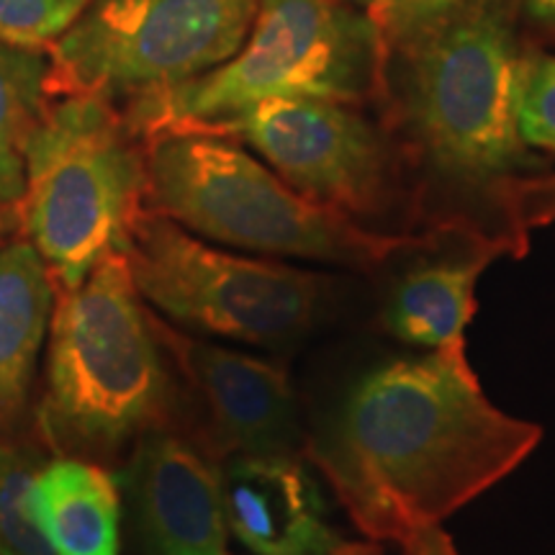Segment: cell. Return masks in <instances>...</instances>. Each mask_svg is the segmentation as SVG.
Masks as SVG:
<instances>
[{
  "mask_svg": "<svg viewBox=\"0 0 555 555\" xmlns=\"http://www.w3.org/2000/svg\"><path fill=\"white\" fill-rule=\"evenodd\" d=\"M260 0H90L50 47L57 93L142 99L224 65Z\"/></svg>",
  "mask_w": 555,
  "mask_h": 555,
  "instance_id": "8",
  "label": "cell"
},
{
  "mask_svg": "<svg viewBox=\"0 0 555 555\" xmlns=\"http://www.w3.org/2000/svg\"><path fill=\"white\" fill-rule=\"evenodd\" d=\"M543 440V427L486 399L466 350L393 360L343 404L311 461L371 540H397L474 502Z\"/></svg>",
  "mask_w": 555,
  "mask_h": 555,
  "instance_id": "1",
  "label": "cell"
},
{
  "mask_svg": "<svg viewBox=\"0 0 555 555\" xmlns=\"http://www.w3.org/2000/svg\"><path fill=\"white\" fill-rule=\"evenodd\" d=\"M363 3H406V5H416V9H425V5H435V3H442V0H363Z\"/></svg>",
  "mask_w": 555,
  "mask_h": 555,
  "instance_id": "24",
  "label": "cell"
},
{
  "mask_svg": "<svg viewBox=\"0 0 555 555\" xmlns=\"http://www.w3.org/2000/svg\"><path fill=\"white\" fill-rule=\"evenodd\" d=\"M330 555H384L371 543H339Z\"/></svg>",
  "mask_w": 555,
  "mask_h": 555,
  "instance_id": "22",
  "label": "cell"
},
{
  "mask_svg": "<svg viewBox=\"0 0 555 555\" xmlns=\"http://www.w3.org/2000/svg\"><path fill=\"white\" fill-rule=\"evenodd\" d=\"M121 253L152 309L183 330L247 345L301 337L332 286L327 275L208 245L150 206L131 221Z\"/></svg>",
  "mask_w": 555,
  "mask_h": 555,
  "instance_id": "7",
  "label": "cell"
},
{
  "mask_svg": "<svg viewBox=\"0 0 555 555\" xmlns=\"http://www.w3.org/2000/svg\"><path fill=\"white\" fill-rule=\"evenodd\" d=\"M152 324L163 350L170 352L204 401L219 453H294L298 425L286 367L232 347L180 335L155 314Z\"/></svg>",
  "mask_w": 555,
  "mask_h": 555,
  "instance_id": "10",
  "label": "cell"
},
{
  "mask_svg": "<svg viewBox=\"0 0 555 555\" xmlns=\"http://www.w3.org/2000/svg\"><path fill=\"white\" fill-rule=\"evenodd\" d=\"M227 530L255 555H330L343 543L296 453L232 455L221 468Z\"/></svg>",
  "mask_w": 555,
  "mask_h": 555,
  "instance_id": "12",
  "label": "cell"
},
{
  "mask_svg": "<svg viewBox=\"0 0 555 555\" xmlns=\"http://www.w3.org/2000/svg\"><path fill=\"white\" fill-rule=\"evenodd\" d=\"M420 11L401 99L409 137L437 176L499 189L535 165L517 121L522 57L491 13L448 11V0Z\"/></svg>",
  "mask_w": 555,
  "mask_h": 555,
  "instance_id": "4",
  "label": "cell"
},
{
  "mask_svg": "<svg viewBox=\"0 0 555 555\" xmlns=\"http://www.w3.org/2000/svg\"><path fill=\"white\" fill-rule=\"evenodd\" d=\"M47 337L39 425L52 450L108 455L163 425L170 373L121 249L57 291Z\"/></svg>",
  "mask_w": 555,
  "mask_h": 555,
  "instance_id": "3",
  "label": "cell"
},
{
  "mask_svg": "<svg viewBox=\"0 0 555 555\" xmlns=\"http://www.w3.org/2000/svg\"><path fill=\"white\" fill-rule=\"evenodd\" d=\"M54 93L50 50L0 39V245L24 232L29 142Z\"/></svg>",
  "mask_w": 555,
  "mask_h": 555,
  "instance_id": "16",
  "label": "cell"
},
{
  "mask_svg": "<svg viewBox=\"0 0 555 555\" xmlns=\"http://www.w3.org/2000/svg\"><path fill=\"white\" fill-rule=\"evenodd\" d=\"M515 245L496 237L478 245L468 258L442 260L406 273L391 291L386 307V327L401 343L433 350H466L468 322L476 314V283L496 258Z\"/></svg>",
  "mask_w": 555,
  "mask_h": 555,
  "instance_id": "14",
  "label": "cell"
},
{
  "mask_svg": "<svg viewBox=\"0 0 555 555\" xmlns=\"http://www.w3.org/2000/svg\"><path fill=\"white\" fill-rule=\"evenodd\" d=\"M217 134L245 139L291 189L350 219L376 217L391 198L384 139L347 103L262 101Z\"/></svg>",
  "mask_w": 555,
  "mask_h": 555,
  "instance_id": "9",
  "label": "cell"
},
{
  "mask_svg": "<svg viewBox=\"0 0 555 555\" xmlns=\"http://www.w3.org/2000/svg\"><path fill=\"white\" fill-rule=\"evenodd\" d=\"M90 0H0V39L47 50L78 21Z\"/></svg>",
  "mask_w": 555,
  "mask_h": 555,
  "instance_id": "18",
  "label": "cell"
},
{
  "mask_svg": "<svg viewBox=\"0 0 555 555\" xmlns=\"http://www.w3.org/2000/svg\"><path fill=\"white\" fill-rule=\"evenodd\" d=\"M41 468L37 450L0 440V555H57L34 509Z\"/></svg>",
  "mask_w": 555,
  "mask_h": 555,
  "instance_id": "17",
  "label": "cell"
},
{
  "mask_svg": "<svg viewBox=\"0 0 555 555\" xmlns=\"http://www.w3.org/2000/svg\"><path fill=\"white\" fill-rule=\"evenodd\" d=\"M376 73V29L339 0H260L245 41L224 65L131 101L137 134L221 131L273 99L356 103Z\"/></svg>",
  "mask_w": 555,
  "mask_h": 555,
  "instance_id": "6",
  "label": "cell"
},
{
  "mask_svg": "<svg viewBox=\"0 0 555 555\" xmlns=\"http://www.w3.org/2000/svg\"><path fill=\"white\" fill-rule=\"evenodd\" d=\"M127 483L152 555H229L221 470L191 442L159 427L144 433Z\"/></svg>",
  "mask_w": 555,
  "mask_h": 555,
  "instance_id": "11",
  "label": "cell"
},
{
  "mask_svg": "<svg viewBox=\"0 0 555 555\" xmlns=\"http://www.w3.org/2000/svg\"><path fill=\"white\" fill-rule=\"evenodd\" d=\"M34 509L57 555H119V489L95 463L67 455L44 463Z\"/></svg>",
  "mask_w": 555,
  "mask_h": 555,
  "instance_id": "15",
  "label": "cell"
},
{
  "mask_svg": "<svg viewBox=\"0 0 555 555\" xmlns=\"http://www.w3.org/2000/svg\"><path fill=\"white\" fill-rule=\"evenodd\" d=\"M144 206V142L127 114L93 93H54L29 142L21 219L57 291L121 249Z\"/></svg>",
  "mask_w": 555,
  "mask_h": 555,
  "instance_id": "5",
  "label": "cell"
},
{
  "mask_svg": "<svg viewBox=\"0 0 555 555\" xmlns=\"http://www.w3.org/2000/svg\"><path fill=\"white\" fill-rule=\"evenodd\" d=\"M147 206L219 245L373 270L406 249H433L448 229L376 234L311 201L224 134L168 129L142 139Z\"/></svg>",
  "mask_w": 555,
  "mask_h": 555,
  "instance_id": "2",
  "label": "cell"
},
{
  "mask_svg": "<svg viewBox=\"0 0 555 555\" xmlns=\"http://www.w3.org/2000/svg\"><path fill=\"white\" fill-rule=\"evenodd\" d=\"M401 555H457L440 525H427L401 540Z\"/></svg>",
  "mask_w": 555,
  "mask_h": 555,
  "instance_id": "21",
  "label": "cell"
},
{
  "mask_svg": "<svg viewBox=\"0 0 555 555\" xmlns=\"http://www.w3.org/2000/svg\"><path fill=\"white\" fill-rule=\"evenodd\" d=\"M527 3L538 18H555V0H527Z\"/></svg>",
  "mask_w": 555,
  "mask_h": 555,
  "instance_id": "23",
  "label": "cell"
},
{
  "mask_svg": "<svg viewBox=\"0 0 555 555\" xmlns=\"http://www.w3.org/2000/svg\"><path fill=\"white\" fill-rule=\"evenodd\" d=\"M517 121L527 147L555 155V57H522Z\"/></svg>",
  "mask_w": 555,
  "mask_h": 555,
  "instance_id": "19",
  "label": "cell"
},
{
  "mask_svg": "<svg viewBox=\"0 0 555 555\" xmlns=\"http://www.w3.org/2000/svg\"><path fill=\"white\" fill-rule=\"evenodd\" d=\"M499 206L506 217V240L519 255L527 249V234L555 224V172L532 178H506L499 183Z\"/></svg>",
  "mask_w": 555,
  "mask_h": 555,
  "instance_id": "20",
  "label": "cell"
},
{
  "mask_svg": "<svg viewBox=\"0 0 555 555\" xmlns=\"http://www.w3.org/2000/svg\"><path fill=\"white\" fill-rule=\"evenodd\" d=\"M50 270L29 240L0 245V440L26 420L54 309Z\"/></svg>",
  "mask_w": 555,
  "mask_h": 555,
  "instance_id": "13",
  "label": "cell"
}]
</instances>
